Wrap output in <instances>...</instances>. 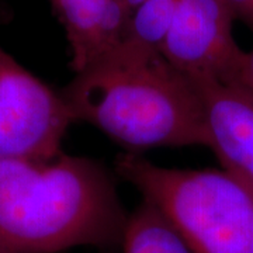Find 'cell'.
<instances>
[{"instance_id":"obj_5","label":"cell","mask_w":253,"mask_h":253,"mask_svg":"<svg viewBox=\"0 0 253 253\" xmlns=\"http://www.w3.org/2000/svg\"><path fill=\"white\" fill-rule=\"evenodd\" d=\"M224 0H180L161 54L193 82L244 84L248 52L234 37Z\"/></svg>"},{"instance_id":"obj_4","label":"cell","mask_w":253,"mask_h":253,"mask_svg":"<svg viewBox=\"0 0 253 253\" xmlns=\"http://www.w3.org/2000/svg\"><path fill=\"white\" fill-rule=\"evenodd\" d=\"M72 123L61 91L0 46V158H55Z\"/></svg>"},{"instance_id":"obj_9","label":"cell","mask_w":253,"mask_h":253,"mask_svg":"<svg viewBox=\"0 0 253 253\" xmlns=\"http://www.w3.org/2000/svg\"><path fill=\"white\" fill-rule=\"evenodd\" d=\"M180 0H145L131 11L121 42L148 52L162 51Z\"/></svg>"},{"instance_id":"obj_8","label":"cell","mask_w":253,"mask_h":253,"mask_svg":"<svg viewBox=\"0 0 253 253\" xmlns=\"http://www.w3.org/2000/svg\"><path fill=\"white\" fill-rule=\"evenodd\" d=\"M123 253H191L166 218L142 201L128 215L121 238Z\"/></svg>"},{"instance_id":"obj_10","label":"cell","mask_w":253,"mask_h":253,"mask_svg":"<svg viewBox=\"0 0 253 253\" xmlns=\"http://www.w3.org/2000/svg\"><path fill=\"white\" fill-rule=\"evenodd\" d=\"M235 20L242 21L253 31V0H224Z\"/></svg>"},{"instance_id":"obj_2","label":"cell","mask_w":253,"mask_h":253,"mask_svg":"<svg viewBox=\"0 0 253 253\" xmlns=\"http://www.w3.org/2000/svg\"><path fill=\"white\" fill-rule=\"evenodd\" d=\"M73 121H83L129 149L207 148L199 89L159 52L120 42L62 91Z\"/></svg>"},{"instance_id":"obj_11","label":"cell","mask_w":253,"mask_h":253,"mask_svg":"<svg viewBox=\"0 0 253 253\" xmlns=\"http://www.w3.org/2000/svg\"><path fill=\"white\" fill-rule=\"evenodd\" d=\"M244 86H246L253 93V49L248 52V63H246V71H245Z\"/></svg>"},{"instance_id":"obj_1","label":"cell","mask_w":253,"mask_h":253,"mask_svg":"<svg viewBox=\"0 0 253 253\" xmlns=\"http://www.w3.org/2000/svg\"><path fill=\"white\" fill-rule=\"evenodd\" d=\"M126 215L96 161L0 158V244L11 253H59L121 244Z\"/></svg>"},{"instance_id":"obj_12","label":"cell","mask_w":253,"mask_h":253,"mask_svg":"<svg viewBox=\"0 0 253 253\" xmlns=\"http://www.w3.org/2000/svg\"><path fill=\"white\" fill-rule=\"evenodd\" d=\"M126 6H128V9L129 11H132V10L135 9L136 6H139L141 3H144L145 0H126Z\"/></svg>"},{"instance_id":"obj_7","label":"cell","mask_w":253,"mask_h":253,"mask_svg":"<svg viewBox=\"0 0 253 253\" xmlns=\"http://www.w3.org/2000/svg\"><path fill=\"white\" fill-rule=\"evenodd\" d=\"M51 4L65 28L76 73L120 45L131 14L126 0H51Z\"/></svg>"},{"instance_id":"obj_3","label":"cell","mask_w":253,"mask_h":253,"mask_svg":"<svg viewBox=\"0 0 253 253\" xmlns=\"http://www.w3.org/2000/svg\"><path fill=\"white\" fill-rule=\"evenodd\" d=\"M117 173L152 204L191 253H253V189L225 169L163 168L120 155Z\"/></svg>"},{"instance_id":"obj_6","label":"cell","mask_w":253,"mask_h":253,"mask_svg":"<svg viewBox=\"0 0 253 253\" xmlns=\"http://www.w3.org/2000/svg\"><path fill=\"white\" fill-rule=\"evenodd\" d=\"M204 104L207 148L253 189V93L244 84L193 82Z\"/></svg>"},{"instance_id":"obj_13","label":"cell","mask_w":253,"mask_h":253,"mask_svg":"<svg viewBox=\"0 0 253 253\" xmlns=\"http://www.w3.org/2000/svg\"><path fill=\"white\" fill-rule=\"evenodd\" d=\"M0 253H11V252H10V251H7V249L3 246V245L0 244Z\"/></svg>"}]
</instances>
